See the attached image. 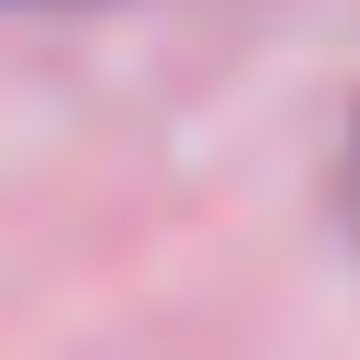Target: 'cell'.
I'll use <instances>...</instances> for the list:
<instances>
[{
	"instance_id": "1",
	"label": "cell",
	"mask_w": 360,
	"mask_h": 360,
	"mask_svg": "<svg viewBox=\"0 0 360 360\" xmlns=\"http://www.w3.org/2000/svg\"><path fill=\"white\" fill-rule=\"evenodd\" d=\"M0 11H79V0H0Z\"/></svg>"
}]
</instances>
